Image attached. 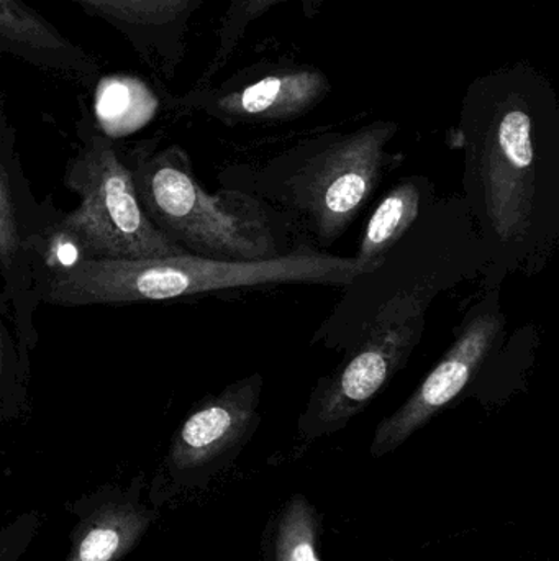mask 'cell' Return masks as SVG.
<instances>
[{
    "mask_svg": "<svg viewBox=\"0 0 559 561\" xmlns=\"http://www.w3.org/2000/svg\"><path fill=\"white\" fill-rule=\"evenodd\" d=\"M450 144L463 150V199L485 245L482 287L547 268L559 243V98L527 61L469 82Z\"/></svg>",
    "mask_w": 559,
    "mask_h": 561,
    "instance_id": "6da1fadb",
    "label": "cell"
},
{
    "mask_svg": "<svg viewBox=\"0 0 559 561\" xmlns=\"http://www.w3.org/2000/svg\"><path fill=\"white\" fill-rule=\"evenodd\" d=\"M488 266L463 196L436 197L371 272L343 286L311 343L347 355L377 325L427 316L440 294L482 279Z\"/></svg>",
    "mask_w": 559,
    "mask_h": 561,
    "instance_id": "7a4b0ae2",
    "label": "cell"
},
{
    "mask_svg": "<svg viewBox=\"0 0 559 561\" xmlns=\"http://www.w3.org/2000/svg\"><path fill=\"white\" fill-rule=\"evenodd\" d=\"M397 134L396 122L374 121L315 135L261 167H246L229 187L265 201L325 250L358 219L386 170L404 160L387 151Z\"/></svg>",
    "mask_w": 559,
    "mask_h": 561,
    "instance_id": "3957f363",
    "label": "cell"
},
{
    "mask_svg": "<svg viewBox=\"0 0 559 561\" xmlns=\"http://www.w3.org/2000/svg\"><path fill=\"white\" fill-rule=\"evenodd\" d=\"M363 263L308 243H299L288 255L263 262H222L203 256H156L137 260H84L68 272L56 273L46 300L62 307L101 304L151 302L199 294L282 284L347 286Z\"/></svg>",
    "mask_w": 559,
    "mask_h": 561,
    "instance_id": "277c9868",
    "label": "cell"
},
{
    "mask_svg": "<svg viewBox=\"0 0 559 561\" xmlns=\"http://www.w3.org/2000/svg\"><path fill=\"white\" fill-rule=\"evenodd\" d=\"M133 180L150 219L190 255L263 262L298 247L291 222L259 197L233 187L207 193L176 145L144 160Z\"/></svg>",
    "mask_w": 559,
    "mask_h": 561,
    "instance_id": "5b68a950",
    "label": "cell"
},
{
    "mask_svg": "<svg viewBox=\"0 0 559 561\" xmlns=\"http://www.w3.org/2000/svg\"><path fill=\"white\" fill-rule=\"evenodd\" d=\"M69 186L81 196L62 229L81 240L88 260H137L183 255V249L150 219L135 186L133 173L104 138L72 167Z\"/></svg>",
    "mask_w": 559,
    "mask_h": 561,
    "instance_id": "8992f818",
    "label": "cell"
},
{
    "mask_svg": "<svg viewBox=\"0 0 559 561\" xmlns=\"http://www.w3.org/2000/svg\"><path fill=\"white\" fill-rule=\"evenodd\" d=\"M263 376H246L200 402L177 428L164 470L148 484V496L163 506L173 494L206 486L229 467L261 422Z\"/></svg>",
    "mask_w": 559,
    "mask_h": 561,
    "instance_id": "52a82bcc",
    "label": "cell"
},
{
    "mask_svg": "<svg viewBox=\"0 0 559 561\" xmlns=\"http://www.w3.org/2000/svg\"><path fill=\"white\" fill-rule=\"evenodd\" d=\"M505 327L508 317L501 306V286L482 287V296L469 307L449 352L409 399L377 424L371 455L381 458L393 454L468 392L492 353L504 342Z\"/></svg>",
    "mask_w": 559,
    "mask_h": 561,
    "instance_id": "ba28073f",
    "label": "cell"
},
{
    "mask_svg": "<svg viewBox=\"0 0 559 561\" xmlns=\"http://www.w3.org/2000/svg\"><path fill=\"white\" fill-rule=\"evenodd\" d=\"M427 329V316L383 323L322 376L298 421L305 442L343 431L407 365Z\"/></svg>",
    "mask_w": 559,
    "mask_h": 561,
    "instance_id": "9c48e42d",
    "label": "cell"
},
{
    "mask_svg": "<svg viewBox=\"0 0 559 561\" xmlns=\"http://www.w3.org/2000/svg\"><path fill=\"white\" fill-rule=\"evenodd\" d=\"M330 92V78L322 69L279 59L246 66L217 85L193 88L177 104L203 112L226 127H256L298 121Z\"/></svg>",
    "mask_w": 559,
    "mask_h": 561,
    "instance_id": "30bf717a",
    "label": "cell"
},
{
    "mask_svg": "<svg viewBox=\"0 0 559 561\" xmlns=\"http://www.w3.org/2000/svg\"><path fill=\"white\" fill-rule=\"evenodd\" d=\"M75 516L65 561H120L133 552L160 517L143 474L127 486L104 484L66 504Z\"/></svg>",
    "mask_w": 559,
    "mask_h": 561,
    "instance_id": "8fae6325",
    "label": "cell"
},
{
    "mask_svg": "<svg viewBox=\"0 0 559 561\" xmlns=\"http://www.w3.org/2000/svg\"><path fill=\"white\" fill-rule=\"evenodd\" d=\"M107 23L158 82L176 78L194 16L206 0H69Z\"/></svg>",
    "mask_w": 559,
    "mask_h": 561,
    "instance_id": "7c38bea8",
    "label": "cell"
},
{
    "mask_svg": "<svg viewBox=\"0 0 559 561\" xmlns=\"http://www.w3.org/2000/svg\"><path fill=\"white\" fill-rule=\"evenodd\" d=\"M0 55L88 89L101 79L98 59L23 0H0Z\"/></svg>",
    "mask_w": 559,
    "mask_h": 561,
    "instance_id": "4fadbf2b",
    "label": "cell"
},
{
    "mask_svg": "<svg viewBox=\"0 0 559 561\" xmlns=\"http://www.w3.org/2000/svg\"><path fill=\"white\" fill-rule=\"evenodd\" d=\"M436 199L435 184L422 174L404 178L394 184L371 214L354 259L363 263L366 273L381 256L414 226L420 214Z\"/></svg>",
    "mask_w": 559,
    "mask_h": 561,
    "instance_id": "5bb4252c",
    "label": "cell"
},
{
    "mask_svg": "<svg viewBox=\"0 0 559 561\" xmlns=\"http://www.w3.org/2000/svg\"><path fill=\"white\" fill-rule=\"evenodd\" d=\"M92 91L95 122L110 137L137 131L160 111V94L140 76H101Z\"/></svg>",
    "mask_w": 559,
    "mask_h": 561,
    "instance_id": "9a60e30c",
    "label": "cell"
},
{
    "mask_svg": "<svg viewBox=\"0 0 559 561\" xmlns=\"http://www.w3.org/2000/svg\"><path fill=\"white\" fill-rule=\"evenodd\" d=\"M289 2L299 3L302 15L307 20H314L322 12L327 0H230L217 28L213 56L207 62L206 69L194 88H206L212 84L213 79L225 69L232 56L235 55L249 25L266 15L272 7Z\"/></svg>",
    "mask_w": 559,
    "mask_h": 561,
    "instance_id": "2e32d148",
    "label": "cell"
},
{
    "mask_svg": "<svg viewBox=\"0 0 559 561\" xmlns=\"http://www.w3.org/2000/svg\"><path fill=\"white\" fill-rule=\"evenodd\" d=\"M317 511L302 494H295L282 513L276 526L275 561H322L317 553Z\"/></svg>",
    "mask_w": 559,
    "mask_h": 561,
    "instance_id": "e0dca14e",
    "label": "cell"
},
{
    "mask_svg": "<svg viewBox=\"0 0 559 561\" xmlns=\"http://www.w3.org/2000/svg\"><path fill=\"white\" fill-rule=\"evenodd\" d=\"M42 527V516L26 511L0 529V561H19L25 556Z\"/></svg>",
    "mask_w": 559,
    "mask_h": 561,
    "instance_id": "ac0fdd59",
    "label": "cell"
},
{
    "mask_svg": "<svg viewBox=\"0 0 559 561\" xmlns=\"http://www.w3.org/2000/svg\"><path fill=\"white\" fill-rule=\"evenodd\" d=\"M20 230L15 209L10 199L7 178L0 168V265L9 268L20 252Z\"/></svg>",
    "mask_w": 559,
    "mask_h": 561,
    "instance_id": "d6986e66",
    "label": "cell"
},
{
    "mask_svg": "<svg viewBox=\"0 0 559 561\" xmlns=\"http://www.w3.org/2000/svg\"><path fill=\"white\" fill-rule=\"evenodd\" d=\"M84 260H88V255H85L81 240L74 233L59 226L58 230L53 233L51 239L48 240L46 265L55 270L56 275V273L68 272V270L74 268Z\"/></svg>",
    "mask_w": 559,
    "mask_h": 561,
    "instance_id": "ffe728a7",
    "label": "cell"
},
{
    "mask_svg": "<svg viewBox=\"0 0 559 561\" xmlns=\"http://www.w3.org/2000/svg\"><path fill=\"white\" fill-rule=\"evenodd\" d=\"M3 359H5V333H3V327L0 323V375H2Z\"/></svg>",
    "mask_w": 559,
    "mask_h": 561,
    "instance_id": "44dd1931",
    "label": "cell"
}]
</instances>
